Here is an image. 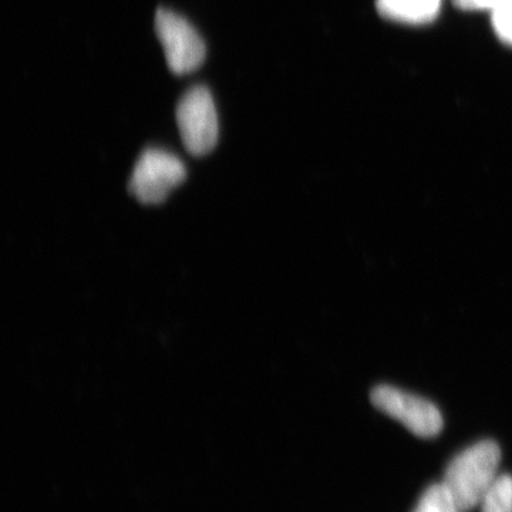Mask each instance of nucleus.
I'll return each mask as SVG.
<instances>
[{
    "label": "nucleus",
    "instance_id": "obj_1",
    "mask_svg": "<svg viewBox=\"0 0 512 512\" xmlns=\"http://www.w3.org/2000/svg\"><path fill=\"white\" fill-rule=\"evenodd\" d=\"M501 450L493 440L478 441L448 464L443 484L463 512L474 510L498 478Z\"/></svg>",
    "mask_w": 512,
    "mask_h": 512
},
{
    "label": "nucleus",
    "instance_id": "obj_2",
    "mask_svg": "<svg viewBox=\"0 0 512 512\" xmlns=\"http://www.w3.org/2000/svg\"><path fill=\"white\" fill-rule=\"evenodd\" d=\"M177 124L191 156H207L218 143V116L214 99L205 86H194L177 106Z\"/></svg>",
    "mask_w": 512,
    "mask_h": 512
},
{
    "label": "nucleus",
    "instance_id": "obj_3",
    "mask_svg": "<svg viewBox=\"0 0 512 512\" xmlns=\"http://www.w3.org/2000/svg\"><path fill=\"white\" fill-rule=\"evenodd\" d=\"M185 165L167 151L148 148L138 158L128 190L147 205L161 204L185 180Z\"/></svg>",
    "mask_w": 512,
    "mask_h": 512
},
{
    "label": "nucleus",
    "instance_id": "obj_8",
    "mask_svg": "<svg viewBox=\"0 0 512 512\" xmlns=\"http://www.w3.org/2000/svg\"><path fill=\"white\" fill-rule=\"evenodd\" d=\"M413 512H463L454 498L448 493L446 485L434 484L421 495Z\"/></svg>",
    "mask_w": 512,
    "mask_h": 512
},
{
    "label": "nucleus",
    "instance_id": "obj_4",
    "mask_svg": "<svg viewBox=\"0 0 512 512\" xmlns=\"http://www.w3.org/2000/svg\"><path fill=\"white\" fill-rule=\"evenodd\" d=\"M370 399L377 410L399 421L421 439L436 437L443 429L439 407L416 394L383 384L373 389Z\"/></svg>",
    "mask_w": 512,
    "mask_h": 512
},
{
    "label": "nucleus",
    "instance_id": "obj_10",
    "mask_svg": "<svg viewBox=\"0 0 512 512\" xmlns=\"http://www.w3.org/2000/svg\"><path fill=\"white\" fill-rule=\"evenodd\" d=\"M507 2H511V0H463V2L458 3V5L464 9L493 10L497 8L498 5H503V3Z\"/></svg>",
    "mask_w": 512,
    "mask_h": 512
},
{
    "label": "nucleus",
    "instance_id": "obj_11",
    "mask_svg": "<svg viewBox=\"0 0 512 512\" xmlns=\"http://www.w3.org/2000/svg\"><path fill=\"white\" fill-rule=\"evenodd\" d=\"M457 3L463 2V0H456Z\"/></svg>",
    "mask_w": 512,
    "mask_h": 512
},
{
    "label": "nucleus",
    "instance_id": "obj_5",
    "mask_svg": "<svg viewBox=\"0 0 512 512\" xmlns=\"http://www.w3.org/2000/svg\"><path fill=\"white\" fill-rule=\"evenodd\" d=\"M156 32L164 47L168 67L175 74L194 72L201 66L207 53L204 40L177 13L160 8L156 13Z\"/></svg>",
    "mask_w": 512,
    "mask_h": 512
},
{
    "label": "nucleus",
    "instance_id": "obj_6",
    "mask_svg": "<svg viewBox=\"0 0 512 512\" xmlns=\"http://www.w3.org/2000/svg\"><path fill=\"white\" fill-rule=\"evenodd\" d=\"M440 8L441 0H377V9L387 19L412 25L431 22Z\"/></svg>",
    "mask_w": 512,
    "mask_h": 512
},
{
    "label": "nucleus",
    "instance_id": "obj_7",
    "mask_svg": "<svg viewBox=\"0 0 512 512\" xmlns=\"http://www.w3.org/2000/svg\"><path fill=\"white\" fill-rule=\"evenodd\" d=\"M480 507L481 512H512V477L498 476Z\"/></svg>",
    "mask_w": 512,
    "mask_h": 512
},
{
    "label": "nucleus",
    "instance_id": "obj_9",
    "mask_svg": "<svg viewBox=\"0 0 512 512\" xmlns=\"http://www.w3.org/2000/svg\"><path fill=\"white\" fill-rule=\"evenodd\" d=\"M493 12V28L498 37L507 45L512 46V0L498 5Z\"/></svg>",
    "mask_w": 512,
    "mask_h": 512
}]
</instances>
